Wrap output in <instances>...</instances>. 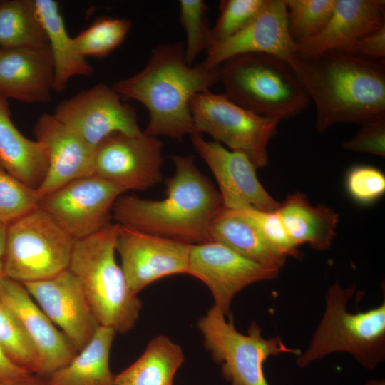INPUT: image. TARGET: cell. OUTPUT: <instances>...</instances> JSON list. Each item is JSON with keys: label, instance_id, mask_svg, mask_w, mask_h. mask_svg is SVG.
<instances>
[{"label": "cell", "instance_id": "obj_1", "mask_svg": "<svg viewBox=\"0 0 385 385\" xmlns=\"http://www.w3.org/2000/svg\"><path fill=\"white\" fill-rule=\"evenodd\" d=\"M316 108L315 128L385 119V67L381 61L334 51H298L288 61Z\"/></svg>", "mask_w": 385, "mask_h": 385}, {"label": "cell", "instance_id": "obj_2", "mask_svg": "<svg viewBox=\"0 0 385 385\" xmlns=\"http://www.w3.org/2000/svg\"><path fill=\"white\" fill-rule=\"evenodd\" d=\"M220 68L203 61L189 66L183 42L162 43L152 49L140 71L111 87L121 99H134L147 108L150 120L144 134L181 141L187 135L199 134L190 103L194 96L220 81Z\"/></svg>", "mask_w": 385, "mask_h": 385}, {"label": "cell", "instance_id": "obj_3", "mask_svg": "<svg viewBox=\"0 0 385 385\" xmlns=\"http://www.w3.org/2000/svg\"><path fill=\"white\" fill-rule=\"evenodd\" d=\"M173 176L166 179L163 200L120 195L111 215L118 224L190 245L211 242L210 227L225 210L222 197L197 168L192 155L172 158Z\"/></svg>", "mask_w": 385, "mask_h": 385}, {"label": "cell", "instance_id": "obj_4", "mask_svg": "<svg viewBox=\"0 0 385 385\" xmlns=\"http://www.w3.org/2000/svg\"><path fill=\"white\" fill-rule=\"evenodd\" d=\"M117 227L110 224L75 240L68 269L80 282L99 324L125 333L135 324L142 302L115 260Z\"/></svg>", "mask_w": 385, "mask_h": 385}, {"label": "cell", "instance_id": "obj_5", "mask_svg": "<svg viewBox=\"0 0 385 385\" xmlns=\"http://www.w3.org/2000/svg\"><path fill=\"white\" fill-rule=\"evenodd\" d=\"M225 95L238 106L279 120L304 111L310 100L288 61L265 53H245L221 64Z\"/></svg>", "mask_w": 385, "mask_h": 385}, {"label": "cell", "instance_id": "obj_6", "mask_svg": "<svg viewBox=\"0 0 385 385\" xmlns=\"http://www.w3.org/2000/svg\"><path fill=\"white\" fill-rule=\"evenodd\" d=\"M355 286L332 284L326 307L307 349L299 355L300 367L334 352L350 354L364 368L373 370L385 358V302L366 311L350 312L347 304Z\"/></svg>", "mask_w": 385, "mask_h": 385}, {"label": "cell", "instance_id": "obj_7", "mask_svg": "<svg viewBox=\"0 0 385 385\" xmlns=\"http://www.w3.org/2000/svg\"><path fill=\"white\" fill-rule=\"evenodd\" d=\"M74 242L38 207L8 225L4 274L21 284L51 277L68 269Z\"/></svg>", "mask_w": 385, "mask_h": 385}, {"label": "cell", "instance_id": "obj_8", "mask_svg": "<svg viewBox=\"0 0 385 385\" xmlns=\"http://www.w3.org/2000/svg\"><path fill=\"white\" fill-rule=\"evenodd\" d=\"M214 305L197 322L204 345L214 360L222 366L225 378L232 385H269L264 374V362L281 354L299 355V349L286 346L279 336L265 339L255 322L247 334L238 332L233 319Z\"/></svg>", "mask_w": 385, "mask_h": 385}, {"label": "cell", "instance_id": "obj_9", "mask_svg": "<svg viewBox=\"0 0 385 385\" xmlns=\"http://www.w3.org/2000/svg\"><path fill=\"white\" fill-rule=\"evenodd\" d=\"M190 109L197 133L246 155L257 169L268 164L267 146L279 120L258 115L210 90L194 96Z\"/></svg>", "mask_w": 385, "mask_h": 385}, {"label": "cell", "instance_id": "obj_10", "mask_svg": "<svg viewBox=\"0 0 385 385\" xmlns=\"http://www.w3.org/2000/svg\"><path fill=\"white\" fill-rule=\"evenodd\" d=\"M162 150L161 141L143 132L138 135L112 133L95 148L92 175L125 192L148 189L162 180Z\"/></svg>", "mask_w": 385, "mask_h": 385}, {"label": "cell", "instance_id": "obj_11", "mask_svg": "<svg viewBox=\"0 0 385 385\" xmlns=\"http://www.w3.org/2000/svg\"><path fill=\"white\" fill-rule=\"evenodd\" d=\"M123 192L120 188L91 175L72 180L42 196L38 207L76 240L111 224L113 206Z\"/></svg>", "mask_w": 385, "mask_h": 385}, {"label": "cell", "instance_id": "obj_12", "mask_svg": "<svg viewBox=\"0 0 385 385\" xmlns=\"http://www.w3.org/2000/svg\"><path fill=\"white\" fill-rule=\"evenodd\" d=\"M53 115L94 149L114 133H143L135 109L103 83L61 101Z\"/></svg>", "mask_w": 385, "mask_h": 385}, {"label": "cell", "instance_id": "obj_13", "mask_svg": "<svg viewBox=\"0 0 385 385\" xmlns=\"http://www.w3.org/2000/svg\"><path fill=\"white\" fill-rule=\"evenodd\" d=\"M190 245L118 224L115 249L128 285L136 295L163 277L187 274Z\"/></svg>", "mask_w": 385, "mask_h": 385}, {"label": "cell", "instance_id": "obj_14", "mask_svg": "<svg viewBox=\"0 0 385 385\" xmlns=\"http://www.w3.org/2000/svg\"><path fill=\"white\" fill-rule=\"evenodd\" d=\"M279 270L248 260L229 247L208 242L191 245L187 274L205 283L218 307L230 313L235 296L255 282L274 279Z\"/></svg>", "mask_w": 385, "mask_h": 385}, {"label": "cell", "instance_id": "obj_15", "mask_svg": "<svg viewBox=\"0 0 385 385\" xmlns=\"http://www.w3.org/2000/svg\"><path fill=\"white\" fill-rule=\"evenodd\" d=\"M190 137L194 149L217 180L226 210H277L280 202L265 189L257 178V168L246 155L229 150L217 142L206 140L201 134Z\"/></svg>", "mask_w": 385, "mask_h": 385}, {"label": "cell", "instance_id": "obj_16", "mask_svg": "<svg viewBox=\"0 0 385 385\" xmlns=\"http://www.w3.org/2000/svg\"><path fill=\"white\" fill-rule=\"evenodd\" d=\"M23 284L76 350L81 351L100 324L76 277L66 269L51 277Z\"/></svg>", "mask_w": 385, "mask_h": 385}, {"label": "cell", "instance_id": "obj_17", "mask_svg": "<svg viewBox=\"0 0 385 385\" xmlns=\"http://www.w3.org/2000/svg\"><path fill=\"white\" fill-rule=\"evenodd\" d=\"M203 61L219 66L225 61L245 53H265L288 61L297 51L287 26L284 0H265L256 16L233 36L211 45Z\"/></svg>", "mask_w": 385, "mask_h": 385}, {"label": "cell", "instance_id": "obj_18", "mask_svg": "<svg viewBox=\"0 0 385 385\" xmlns=\"http://www.w3.org/2000/svg\"><path fill=\"white\" fill-rule=\"evenodd\" d=\"M0 298L19 318L38 354L37 376L48 379L69 363L77 351L37 305L23 284L0 277Z\"/></svg>", "mask_w": 385, "mask_h": 385}, {"label": "cell", "instance_id": "obj_19", "mask_svg": "<svg viewBox=\"0 0 385 385\" xmlns=\"http://www.w3.org/2000/svg\"><path fill=\"white\" fill-rule=\"evenodd\" d=\"M34 132L48 159L46 176L38 189L42 196L72 180L92 175L95 149L53 114L41 115Z\"/></svg>", "mask_w": 385, "mask_h": 385}, {"label": "cell", "instance_id": "obj_20", "mask_svg": "<svg viewBox=\"0 0 385 385\" xmlns=\"http://www.w3.org/2000/svg\"><path fill=\"white\" fill-rule=\"evenodd\" d=\"M53 82L48 46L0 48V96L27 103L48 102Z\"/></svg>", "mask_w": 385, "mask_h": 385}, {"label": "cell", "instance_id": "obj_21", "mask_svg": "<svg viewBox=\"0 0 385 385\" xmlns=\"http://www.w3.org/2000/svg\"><path fill=\"white\" fill-rule=\"evenodd\" d=\"M384 26V0H336L327 26L316 36L297 43V51L316 54L339 51Z\"/></svg>", "mask_w": 385, "mask_h": 385}, {"label": "cell", "instance_id": "obj_22", "mask_svg": "<svg viewBox=\"0 0 385 385\" xmlns=\"http://www.w3.org/2000/svg\"><path fill=\"white\" fill-rule=\"evenodd\" d=\"M0 166L26 185L38 189L48 169L43 145L24 136L11 118L7 98L0 96Z\"/></svg>", "mask_w": 385, "mask_h": 385}, {"label": "cell", "instance_id": "obj_23", "mask_svg": "<svg viewBox=\"0 0 385 385\" xmlns=\"http://www.w3.org/2000/svg\"><path fill=\"white\" fill-rule=\"evenodd\" d=\"M296 246L309 244L317 250H328L336 236L339 215L332 208L312 205L305 194L296 191L276 210Z\"/></svg>", "mask_w": 385, "mask_h": 385}, {"label": "cell", "instance_id": "obj_24", "mask_svg": "<svg viewBox=\"0 0 385 385\" xmlns=\"http://www.w3.org/2000/svg\"><path fill=\"white\" fill-rule=\"evenodd\" d=\"M34 4L52 57L53 91L61 92L72 78L90 76L94 71L69 36L58 4L53 0H34Z\"/></svg>", "mask_w": 385, "mask_h": 385}, {"label": "cell", "instance_id": "obj_25", "mask_svg": "<svg viewBox=\"0 0 385 385\" xmlns=\"http://www.w3.org/2000/svg\"><path fill=\"white\" fill-rule=\"evenodd\" d=\"M115 332L100 325L72 360L53 373L46 385H115L109 356Z\"/></svg>", "mask_w": 385, "mask_h": 385}, {"label": "cell", "instance_id": "obj_26", "mask_svg": "<svg viewBox=\"0 0 385 385\" xmlns=\"http://www.w3.org/2000/svg\"><path fill=\"white\" fill-rule=\"evenodd\" d=\"M210 235L211 242L258 264L279 270L284 265L286 259L270 247L256 227L233 210L225 209L212 222Z\"/></svg>", "mask_w": 385, "mask_h": 385}, {"label": "cell", "instance_id": "obj_27", "mask_svg": "<svg viewBox=\"0 0 385 385\" xmlns=\"http://www.w3.org/2000/svg\"><path fill=\"white\" fill-rule=\"evenodd\" d=\"M184 361L181 347L165 335L155 337L143 354L115 376V385H173Z\"/></svg>", "mask_w": 385, "mask_h": 385}, {"label": "cell", "instance_id": "obj_28", "mask_svg": "<svg viewBox=\"0 0 385 385\" xmlns=\"http://www.w3.org/2000/svg\"><path fill=\"white\" fill-rule=\"evenodd\" d=\"M48 46L34 1H0V48Z\"/></svg>", "mask_w": 385, "mask_h": 385}, {"label": "cell", "instance_id": "obj_29", "mask_svg": "<svg viewBox=\"0 0 385 385\" xmlns=\"http://www.w3.org/2000/svg\"><path fill=\"white\" fill-rule=\"evenodd\" d=\"M0 348L17 366L37 375L38 354L14 312L0 298Z\"/></svg>", "mask_w": 385, "mask_h": 385}, {"label": "cell", "instance_id": "obj_30", "mask_svg": "<svg viewBox=\"0 0 385 385\" xmlns=\"http://www.w3.org/2000/svg\"><path fill=\"white\" fill-rule=\"evenodd\" d=\"M289 35L294 43L318 35L331 18L336 0H284Z\"/></svg>", "mask_w": 385, "mask_h": 385}, {"label": "cell", "instance_id": "obj_31", "mask_svg": "<svg viewBox=\"0 0 385 385\" xmlns=\"http://www.w3.org/2000/svg\"><path fill=\"white\" fill-rule=\"evenodd\" d=\"M131 21L118 18H100L73 38L80 53L84 57H105L125 40Z\"/></svg>", "mask_w": 385, "mask_h": 385}, {"label": "cell", "instance_id": "obj_32", "mask_svg": "<svg viewBox=\"0 0 385 385\" xmlns=\"http://www.w3.org/2000/svg\"><path fill=\"white\" fill-rule=\"evenodd\" d=\"M208 7L202 0L179 1V21L186 34L185 59L192 66L197 56L210 45V32L207 18Z\"/></svg>", "mask_w": 385, "mask_h": 385}, {"label": "cell", "instance_id": "obj_33", "mask_svg": "<svg viewBox=\"0 0 385 385\" xmlns=\"http://www.w3.org/2000/svg\"><path fill=\"white\" fill-rule=\"evenodd\" d=\"M42 195L0 166V222L10 225L38 207Z\"/></svg>", "mask_w": 385, "mask_h": 385}, {"label": "cell", "instance_id": "obj_34", "mask_svg": "<svg viewBox=\"0 0 385 385\" xmlns=\"http://www.w3.org/2000/svg\"><path fill=\"white\" fill-rule=\"evenodd\" d=\"M250 221L257 229L270 247L278 255L287 259L302 257L298 247L289 237L285 227L275 211H262L253 208L233 210Z\"/></svg>", "mask_w": 385, "mask_h": 385}, {"label": "cell", "instance_id": "obj_35", "mask_svg": "<svg viewBox=\"0 0 385 385\" xmlns=\"http://www.w3.org/2000/svg\"><path fill=\"white\" fill-rule=\"evenodd\" d=\"M265 2V0L221 1L219 17L215 26L211 28L210 46L245 28L260 12Z\"/></svg>", "mask_w": 385, "mask_h": 385}, {"label": "cell", "instance_id": "obj_36", "mask_svg": "<svg viewBox=\"0 0 385 385\" xmlns=\"http://www.w3.org/2000/svg\"><path fill=\"white\" fill-rule=\"evenodd\" d=\"M344 186L347 195L355 203L369 206L384 196L385 175L371 165H354L346 173Z\"/></svg>", "mask_w": 385, "mask_h": 385}, {"label": "cell", "instance_id": "obj_37", "mask_svg": "<svg viewBox=\"0 0 385 385\" xmlns=\"http://www.w3.org/2000/svg\"><path fill=\"white\" fill-rule=\"evenodd\" d=\"M356 135L343 143L346 150L385 156V119L361 125Z\"/></svg>", "mask_w": 385, "mask_h": 385}, {"label": "cell", "instance_id": "obj_38", "mask_svg": "<svg viewBox=\"0 0 385 385\" xmlns=\"http://www.w3.org/2000/svg\"><path fill=\"white\" fill-rule=\"evenodd\" d=\"M369 59L385 56V26L366 34L344 48L334 51Z\"/></svg>", "mask_w": 385, "mask_h": 385}, {"label": "cell", "instance_id": "obj_39", "mask_svg": "<svg viewBox=\"0 0 385 385\" xmlns=\"http://www.w3.org/2000/svg\"><path fill=\"white\" fill-rule=\"evenodd\" d=\"M31 374L14 363L0 348V383L16 381Z\"/></svg>", "mask_w": 385, "mask_h": 385}, {"label": "cell", "instance_id": "obj_40", "mask_svg": "<svg viewBox=\"0 0 385 385\" xmlns=\"http://www.w3.org/2000/svg\"><path fill=\"white\" fill-rule=\"evenodd\" d=\"M46 379L39 376L31 374L28 377L11 382V383H0V385H46Z\"/></svg>", "mask_w": 385, "mask_h": 385}, {"label": "cell", "instance_id": "obj_41", "mask_svg": "<svg viewBox=\"0 0 385 385\" xmlns=\"http://www.w3.org/2000/svg\"><path fill=\"white\" fill-rule=\"evenodd\" d=\"M8 225L0 222V261H3L7 245Z\"/></svg>", "mask_w": 385, "mask_h": 385}, {"label": "cell", "instance_id": "obj_42", "mask_svg": "<svg viewBox=\"0 0 385 385\" xmlns=\"http://www.w3.org/2000/svg\"><path fill=\"white\" fill-rule=\"evenodd\" d=\"M5 275L4 271V264L3 261H0V277Z\"/></svg>", "mask_w": 385, "mask_h": 385}]
</instances>
